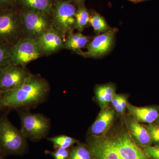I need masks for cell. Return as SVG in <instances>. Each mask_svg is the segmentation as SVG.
<instances>
[{
	"label": "cell",
	"mask_w": 159,
	"mask_h": 159,
	"mask_svg": "<svg viewBox=\"0 0 159 159\" xmlns=\"http://www.w3.org/2000/svg\"><path fill=\"white\" fill-rule=\"evenodd\" d=\"M76 10L73 4L59 0L53 6L52 26L63 35L70 34L75 29Z\"/></svg>",
	"instance_id": "cell-6"
},
{
	"label": "cell",
	"mask_w": 159,
	"mask_h": 159,
	"mask_svg": "<svg viewBox=\"0 0 159 159\" xmlns=\"http://www.w3.org/2000/svg\"><path fill=\"white\" fill-rule=\"evenodd\" d=\"M42 53L37 39L26 37L20 39L11 47V64L25 68L29 62L38 59Z\"/></svg>",
	"instance_id": "cell-7"
},
{
	"label": "cell",
	"mask_w": 159,
	"mask_h": 159,
	"mask_svg": "<svg viewBox=\"0 0 159 159\" xmlns=\"http://www.w3.org/2000/svg\"><path fill=\"white\" fill-rule=\"evenodd\" d=\"M24 9L38 11L46 15L52 13L53 5L51 0H18Z\"/></svg>",
	"instance_id": "cell-16"
},
{
	"label": "cell",
	"mask_w": 159,
	"mask_h": 159,
	"mask_svg": "<svg viewBox=\"0 0 159 159\" xmlns=\"http://www.w3.org/2000/svg\"><path fill=\"white\" fill-rule=\"evenodd\" d=\"M104 91V97L107 105L111 102L116 96V88L113 84H107L102 85Z\"/></svg>",
	"instance_id": "cell-25"
},
{
	"label": "cell",
	"mask_w": 159,
	"mask_h": 159,
	"mask_svg": "<svg viewBox=\"0 0 159 159\" xmlns=\"http://www.w3.org/2000/svg\"><path fill=\"white\" fill-rule=\"evenodd\" d=\"M126 124L131 136L139 145L142 146L151 145V138L145 126L141 125L132 116L127 119Z\"/></svg>",
	"instance_id": "cell-14"
},
{
	"label": "cell",
	"mask_w": 159,
	"mask_h": 159,
	"mask_svg": "<svg viewBox=\"0 0 159 159\" xmlns=\"http://www.w3.org/2000/svg\"><path fill=\"white\" fill-rule=\"evenodd\" d=\"M31 74L25 68L11 64L0 70V90L5 92L17 88Z\"/></svg>",
	"instance_id": "cell-9"
},
{
	"label": "cell",
	"mask_w": 159,
	"mask_h": 159,
	"mask_svg": "<svg viewBox=\"0 0 159 159\" xmlns=\"http://www.w3.org/2000/svg\"><path fill=\"white\" fill-rule=\"evenodd\" d=\"M127 108L131 116L140 123H153L159 117V107H138L129 103Z\"/></svg>",
	"instance_id": "cell-13"
},
{
	"label": "cell",
	"mask_w": 159,
	"mask_h": 159,
	"mask_svg": "<svg viewBox=\"0 0 159 159\" xmlns=\"http://www.w3.org/2000/svg\"><path fill=\"white\" fill-rule=\"evenodd\" d=\"M130 2H133L138 3L141 2H145V1H150V0H129Z\"/></svg>",
	"instance_id": "cell-29"
},
{
	"label": "cell",
	"mask_w": 159,
	"mask_h": 159,
	"mask_svg": "<svg viewBox=\"0 0 159 159\" xmlns=\"http://www.w3.org/2000/svg\"><path fill=\"white\" fill-rule=\"evenodd\" d=\"M11 46L0 43V70L11 64Z\"/></svg>",
	"instance_id": "cell-21"
},
{
	"label": "cell",
	"mask_w": 159,
	"mask_h": 159,
	"mask_svg": "<svg viewBox=\"0 0 159 159\" xmlns=\"http://www.w3.org/2000/svg\"><path fill=\"white\" fill-rule=\"evenodd\" d=\"M142 149L146 155L151 159H159V145L155 146L144 145L142 146Z\"/></svg>",
	"instance_id": "cell-24"
},
{
	"label": "cell",
	"mask_w": 159,
	"mask_h": 159,
	"mask_svg": "<svg viewBox=\"0 0 159 159\" xmlns=\"http://www.w3.org/2000/svg\"><path fill=\"white\" fill-rule=\"evenodd\" d=\"M69 159H92L87 145L78 143L71 149Z\"/></svg>",
	"instance_id": "cell-20"
},
{
	"label": "cell",
	"mask_w": 159,
	"mask_h": 159,
	"mask_svg": "<svg viewBox=\"0 0 159 159\" xmlns=\"http://www.w3.org/2000/svg\"><path fill=\"white\" fill-rule=\"evenodd\" d=\"M3 93L4 92H2V91H1L0 90V102H1V100H2V98Z\"/></svg>",
	"instance_id": "cell-31"
},
{
	"label": "cell",
	"mask_w": 159,
	"mask_h": 159,
	"mask_svg": "<svg viewBox=\"0 0 159 159\" xmlns=\"http://www.w3.org/2000/svg\"><path fill=\"white\" fill-rule=\"evenodd\" d=\"M70 150L69 148H54V151L46 150L45 153L54 159H69Z\"/></svg>",
	"instance_id": "cell-22"
},
{
	"label": "cell",
	"mask_w": 159,
	"mask_h": 159,
	"mask_svg": "<svg viewBox=\"0 0 159 159\" xmlns=\"http://www.w3.org/2000/svg\"><path fill=\"white\" fill-rule=\"evenodd\" d=\"M116 31V29H111L97 35L87 45L85 52L81 51L78 54L84 57L93 58L105 55L113 46Z\"/></svg>",
	"instance_id": "cell-10"
},
{
	"label": "cell",
	"mask_w": 159,
	"mask_h": 159,
	"mask_svg": "<svg viewBox=\"0 0 159 159\" xmlns=\"http://www.w3.org/2000/svg\"><path fill=\"white\" fill-rule=\"evenodd\" d=\"M87 145L92 159H151L125 131L113 136H91Z\"/></svg>",
	"instance_id": "cell-1"
},
{
	"label": "cell",
	"mask_w": 159,
	"mask_h": 159,
	"mask_svg": "<svg viewBox=\"0 0 159 159\" xmlns=\"http://www.w3.org/2000/svg\"><path fill=\"white\" fill-rule=\"evenodd\" d=\"M90 16L89 11L84 5L79 6L75 14V29L82 31L89 24Z\"/></svg>",
	"instance_id": "cell-19"
},
{
	"label": "cell",
	"mask_w": 159,
	"mask_h": 159,
	"mask_svg": "<svg viewBox=\"0 0 159 159\" xmlns=\"http://www.w3.org/2000/svg\"><path fill=\"white\" fill-rule=\"evenodd\" d=\"M20 129L26 139L34 142L47 138L51 129V120L42 114L31 113L29 110H18Z\"/></svg>",
	"instance_id": "cell-4"
},
{
	"label": "cell",
	"mask_w": 159,
	"mask_h": 159,
	"mask_svg": "<svg viewBox=\"0 0 159 159\" xmlns=\"http://www.w3.org/2000/svg\"><path fill=\"white\" fill-rule=\"evenodd\" d=\"M20 15L23 32L26 38L37 39L52 26L48 15L41 12L24 9Z\"/></svg>",
	"instance_id": "cell-8"
},
{
	"label": "cell",
	"mask_w": 159,
	"mask_h": 159,
	"mask_svg": "<svg viewBox=\"0 0 159 159\" xmlns=\"http://www.w3.org/2000/svg\"><path fill=\"white\" fill-rule=\"evenodd\" d=\"M72 1H74L75 3L78 4L79 6H80L83 5L84 3L85 0H72Z\"/></svg>",
	"instance_id": "cell-28"
},
{
	"label": "cell",
	"mask_w": 159,
	"mask_h": 159,
	"mask_svg": "<svg viewBox=\"0 0 159 159\" xmlns=\"http://www.w3.org/2000/svg\"><path fill=\"white\" fill-rule=\"evenodd\" d=\"M145 126L150 135L152 143L154 142L159 145V125L153 123Z\"/></svg>",
	"instance_id": "cell-23"
},
{
	"label": "cell",
	"mask_w": 159,
	"mask_h": 159,
	"mask_svg": "<svg viewBox=\"0 0 159 159\" xmlns=\"http://www.w3.org/2000/svg\"><path fill=\"white\" fill-rule=\"evenodd\" d=\"M90 38L84 35L80 32H71L65 39L64 48L79 53L81 49L88 44Z\"/></svg>",
	"instance_id": "cell-15"
},
{
	"label": "cell",
	"mask_w": 159,
	"mask_h": 159,
	"mask_svg": "<svg viewBox=\"0 0 159 159\" xmlns=\"http://www.w3.org/2000/svg\"><path fill=\"white\" fill-rule=\"evenodd\" d=\"M47 139L52 143L54 148H70L74 144L79 143L77 139L65 135L47 137Z\"/></svg>",
	"instance_id": "cell-17"
},
{
	"label": "cell",
	"mask_w": 159,
	"mask_h": 159,
	"mask_svg": "<svg viewBox=\"0 0 159 159\" xmlns=\"http://www.w3.org/2000/svg\"><path fill=\"white\" fill-rule=\"evenodd\" d=\"M22 32L20 13L13 9L0 10V43L12 47Z\"/></svg>",
	"instance_id": "cell-5"
},
{
	"label": "cell",
	"mask_w": 159,
	"mask_h": 159,
	"mask_svg": "<svg viewBox=\"0 0 159 159\" xmlns=\"http://www.w3.org/2000/svg\"><path fill=\"white\" fill-rule=\"evenodd\" d=\"M119 105L122 107L123 109L125 110L127 107V102L126 98L124 96L121 95L120 101H119Z\"/></svg>",
	"instance_id": "cell-27"
},
{
	"label": "cell",
	"mask_w": 159,
	"mask_h": 159,
	"mask_svg": "<svg viewBox=\"0 0 159 159\" xmlns=\"http://www.w3.org/2000/svg\"><path fill=\"white\" fill-rule=\"evenodd\" d=\"M154 123H155V124H157V125H159V118H158V119H157L156 121Z\"/></svg>",
	"instance_id": "cell-32"
},
{
	"label": "cell",
	"mask_w": 159,
	"mask_h": 159,
	"mask_svg": "<svg viewBox=\"0 0 159 159\" xmlns=\"http://www.w3.org/2000/svg\"><path fill=\"white\" fill-rule=\"evenodd\" d=\"M115 111L107 107L102 108L89 130L91 136L101 137L104 136L113 122Z\"/></svg>",
	"instance_id": "cell-12"
},
{
	"label": "cell",
	"mask_w": 159,
	"mask_h": 159,
	"mask_svg": "<svg viewBox=\"0 0 159 159\" xmlns=\"http://www.w3.org/2000/svg\"><path fill=\"white\" fill-rule=\"evenodd\" d=\"M89 24L92 26L95 33L97 34L104 33L111 29L104 18L96 12H94L90 16Z\"/></svg>",
	"instance_id": "cell-18"
},
{
	"label": "cell",
	"mask_w": 159,
	"mask_h": 159,
	"mask_svg": "<svg viewBox=\"0 0 159 159\" xmlns=\"http://www.w3.org/2000/svg\"><path fill=\"white\" fill-rule=\"evenodd\" d=\"M50 85L45 78L31 74L17 88L3 93L0 106L2 108L29 110L46 102L49 96Z\"/></svg>",
	"instance_id": "cell-2"
},
{
	"label": "cell",
	"mask_w": 159,
	"mask_h": 159,
	"mask_svg": "<svg viewBox=\"0 0 159 159\" xmlns=\"http://www.w3.org/2000/svg\"><path fill=\"white\" fill-rule=\"evenodd\" d=\"M18 0H0V10L14 9Z\"/></svg>",
	"instance_id": "cell-26"
},
{
	"label": "cell",
	"mask_w": 159,
	"mask_h": 159,
	"mask_svg": "<svg viewBox=\"0 0 159 159\" xmlns=\"http://www.w3.org/2000/svg\"><path fill=\"white\" fill-rule=\"evenodd\" d=\"M2 107L0 106V116H1V111H2Z\"/></svg>",
	"instance_id": "cell-33"
},
{
	"label": "cell",
	"mask_w": 159,
	"mask_h": 159,
	"mask_svg": "<svg viewBox=\"0 0 159 159\" xmlns=\"http://www.w3.org/2000/svg\"><path fill=\"white\" fill-rule=\"evenodd\" d=\"M6 157L0 152V159H6Z\"/></svg>",
	"instance_id": "cell-30"
},
{
	"label": "cell",
	"mask_w": 159,
	"mask_h": 159,
	"mask_svg": "<svg viewBox=\"0 0 159 159\" xmlns=\"http://www.w3.org/2000/svg\"><path fill=\"white\" fill-rule=\"evenodd\" d=\"M0 152L6 157L22 156L29 152L28 139L6 114L0 116Z\"/></svg>",
	"instance_id": "cell-3"
},
{
	"label": "cell",
	"mask_w": 159,
	"mask_h": 159,
	"mask_svg": "<svg viewBox=\"0 0 159 159\" xmlns=\"http://www.w3.org/2000/svg\"><path fill=\"white\" fill-rule=\"evenodd\" d=\"M37 40L43 53H53L64 48V36L53 26Z\"/></svg>",
	"instance_id": "cell-11"
}]
</instances>
